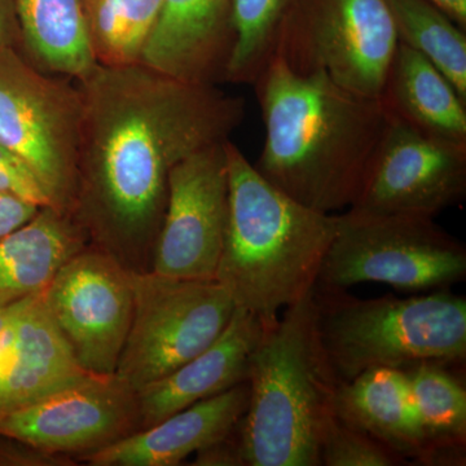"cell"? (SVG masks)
I'll return each mask as SVG.
<instances>
[{"label": "cell", "mask_w": 466, "mask_h": 466, "mask_svg": "<svg viewBox=\"0 0 466 466\" xmlns=\"http://www.w3.org/2000/svg\"><path fill=\"white\" fill-rule=\"evenodd\" d=\"M226 142L193 153L171 170L152 272L216 280L228 218Z\"/></svg>", "instance_id": "4fadbf2b"}, {"label": "cell", "mask_w": 466, "mask_h": 466, "mask_svg": "<svg viewBox=\"0 0 466 466\" xmlns=\"http://www.w3.org/2000/svg\"><path fill=\"white\" fill-rule=\"evenodd\" d=\"M81 122L75 79L39 69L16 48L0 51V146L29 168L52 208L69 214Z\"/></svg>", "instance_id": "ba28073f"}, {"label": "cell", "mask_w": 466, "mask_h": 466, "mask_svg": "<svg viewBox=\"0 0 466 466\" xmlns=\"http://www.w3.org/2000/svg\"><path fill=\"white\" fill-rule=\"evenodd\" d=\"M248 382L249 404L238 426L245 466H321L342 381L319 337L314 289L265 325Z\"/></svg>", "instance_id": "277c9868"}, {"label": "cell", "mask_w": 466, "mask_h": 466, "mask_svg": "<svg viewBox=\"0 0 466 466\" xmlns=\"http://www.w3.org/2000/svg\"><path fill=\"white\" fill-rule=\"evenodd\" d=\"M87 245L69 213L39 208L25 225L0 238V309L42 294L58 269Z\"/></svg>", "instance_id": "ac0fdd59"}, {"label": "cell", "mask_w": 466, "mask_h": 466, "mask_svg": "<svg viewBox=\"0 0 466 466\" xmlns=\"http://www.w3.org/2000/svg\"><path fill=\"white\" fill-rule=\"evenodd\" d=\"M20 26L14 0H0V51L16 48L23 52Z\"/></svg>", "instance_id": "4dcf8cb0"}, {"label": "cell", "mask_w": 466, "mask_h": 466, "mask_svg": "<svg viewBox=\"0 0 466 466\" xmlns=\"http://www.w3.org/2000/svg\"><path fill=\"white\" fill-rule=\"evenodd\" d=\"M325 466H395L408 461L400 453L363 431L334 417L328 426L320 450Z\"/></svg>", "instance_id": "484cf974"}, {"label": "cell", "mask_w": 466, "mask_h": 466, "mask_svg": "<svg viewBox=\"0 0 466 466\" xmlns=\"http://www.w3.org/2000/svg\"><path fill=\"white\" fill-rule=\"evenodd\" d=\"M73 458L48 452L14 435L0 433V466H76Z\"/></svg>", "instance_id": "83f0119b"}, {"label": "cell", "mask_w": 466, "mask_h": 466, "mask_svg": "<svg viewBox=\"0 0 466 466\" xmlns=\"http://www.w3.org/2000/svg\"><path fill=\"white\" fill-rule=\"evenodd\" d=\"M321 345L342 382L375 368L424 361L464 367L466 299L449 289L429 296L360 299L314 288Z\"/></svg>", "instance_id": "5b68a950"}, {"label": "cell", "mask_w": 466, "mask_h": 466, "mask_svg": "<svg viewBox=\"0 0 466 466\" xmlns=\"http://www.w3.org/2000/svg\"><path fill=\"white\" fill-rule=\"evenodd\" d=\"M162 0H84V17L95 61L104 66L142 63Z\"/></svg>", "instance_id": "603a6c76"}, {"label": "cell", "mask_w": 466, "mask_h": 466, "mask_svg": "<svg viewBox=\"0 0 466 466\" xmlns=\"http://www.w3.org/2000/svg\"><path fill=\"white\" fill-rule=\"evenodd\" d=\"M140 431L137 391L116 375H87L0 419V433L79 459Z\"/></svg>", "instance_id": "7c38bea8"}, {"label": "cell", "mask_w": 466, "mask_h": 466, "mask_svg": "<svg viewBox=\"0 0 466 466\" xmlns=\"http://www.w3.org/2000/svg\"><path fill=\"white\" fill-rule=\"evenodd\" d=\"M192 465L245 466L238 428L225 440L218 441L196 452Z\"/></svg>", "instance_id": "f1b7e54d"}, {"label": "cell", "mask_w": 466, "mask_h": 466, "mask_svg": "<svg viewBox=\"0 0 466 466\" xmlns=\"http://www.w3.org/2000/svg\"><path fill=\"white\" fill-rule=\"evenodd\" d=\"M400 41L424 55L466 103V35L431 0H388Z\"/></svg>", "instance_id": "cb8c5ba5"}, {"label": "cell", "mask_w": 466, "mask_h": 466, "mask_svg": "<svg viewBox=\"0 0 466 466\" xmlns=\"http://www.w3.org/2000/svg\"><path fill=\"white\" fill-rule=\"evenodd\" d=\"M424 361L403 370L425 435L421 465H465L466 388L461 373Z\"/></svg>", "instance_id": "7402d4cb"}, {"label": "cell", "mask_w": 466, "mask_h": 466, "mask_svg": "<svg viewBox=\"0 0 466 466\" xmlns=\"http://www.w3.org/2000/svg\"><path fill=\"white\" fill-rule=\"evenodd\" d=\"M253 84L266 128L254 167L305 207L327 214L351 207L389 125L382 99L293 72L278 57Z\"/></svg>", "instance_id": "7a4b0ae2"}, {"label": "cell", "mask_w": 466, "mask_h": 466, "mask_svg": "<svg viewBox=\"0 0 466 466\" xmlns=\"http://www.w3.org/2000/svg\"><path fill=\"white\" fill-rule=\"evenodd\" d=\"M228 218L216 281L236 308L275 323L317 285L337 216L305 207L272 186L231 140Z\"/></svg>", "instance_id": "3957f363"}, {"label": "cell", "mask_w": 466, "mask_h": 466, "mask_svg": "<svg viewBox=\"0 0 466 466\" xmlns=\"http://www.w3.org/2000/svg\"><path fill=\"white\" fill-rule=\"evenodd\" d=\"M23 54L45 72L84 78L96 66L84 17V0H14Z\"/></svg>", "instance_id": "44dd1931"}, {"label": "cell", "mask_w": 466, "mask_h": 466, "mask_svg": "<svg viewBox=\"0 0 466 466\" xmlns=\"http://www.w3.org/2000/svg\"><path fill=\"white\" fill-rule=\"evenodd\" d=\"M24 300L7 306V308L0 309V360H2L5 352L7 351L9 345L14 341Z\"/></svg>", "instance_id": "1f68e13d"}, {"label": "cell", "mask_w": 466, "mask_h": 466, "mask_svg": "<svg viewBox=\"0 0 466 466\" xmlns=\"http://www.w3.org/2000/svg\"><path fill=\"white\" fill-rule=\"evenodd\" d=\"M431 2L443 9L459 26L465 30L466 0H431Z\"/></svg>", "instance_id": "d6a6232c"}, {"label": "cell", "mask_w": 466, "mask_h": 466, "mask_svg": "<svg viewBox=\"0 0 466 466\" xmlns=\"http://www.w3.org/2000/svg\"><path fill=\"white\" fill-rule=\"evenodd\" d=\"M235 309L216 280L135 275L133 323L116 375L137 391L157 381L216 341Z\"/></svg>", "instance_id": "9c48e42d"}, {"label": "cell", "mask_w": 466, "mask_h": 466, "mask_svg": "<svg viewBox=\"0 0 466 466\" xmlns=\"http://www.w3.org/2000/svg\"><path fill=\"white\" fill-rule=\"evenodd\" d=\"M334 413L407 461L419 464L424 455L425 435L403 370L375 368L339 383Z\"/></svg>", "instance_id": "d6986e66"}, {"label": "cell", "mask_w": 466, "mask_h": 466, "mask_svg": "<svg viewBox=\"0 0 466 466\" xmlns=\"http://www.w3.org/2000/svg\"><path fill=\"white\" fill-rule=\"evenodd\" d=\"M0 193L17 196L38 207H52L50 198L29 168L0 146Z\"/></svg>", "instance_id": "4316f807"}, {"label": "cell", "mask_w": 466, "mask_h": 466, "mask_svg": "<svg viewBox=\"0 0 466 466\" xmlns=\"http://www.w3.org/2000/svg\"><path fill=\"white\" fill-rule=\"evenodd\" d=\"M291 0H232L235 46L226 81L253 84L269 60L276 30Z\"/></svg>", "instance_id": "d4e9b609"}, {"label": "cell", "mask_w": 466, "mask_h": 466, "mask_svg": "<svg viewBox=\"0 0 466 466\" xmlns=\"http://www.w3.org/2000/svg\"><path fill=\"white\" fill-rule=\"evenodd\" d=\"M235 46L232 0H162L142 63L177 81H226Z\"/></svg>", "instance_id": "5bb4252c"}, {"label": "cell", "mask_w": 466, "mask_h": 466, "mask_svg": "<svg viewBox=\"0 0 466 466\" xmlns=\"http://www.w3.org/2000/svg\"><path fill=\"white\" fill-rule=\"evenodd\" d=\"M263 330L265 323L257 315L236 308L226 329L208 349L137 390L140 431L248 381L251 354Z\"/></svg>", "instance_id": "9a60e30c"}, {"label": "cell", "mask_w": 466, "mask_h": 466, "mask_svg": "<svg viewBox=\"0 0 466 466\" xmlns=\"http://www.w3.org/2000/svg\"><path fill=\"white\" fill-rule=\"evenodd\" d=\"M400 45L388 0H291L271 57L300 75H323L346 90L381 99Z\"/></svg>", "instance_id": "52a82bcc"}, {"label": "cell", "mask_w": 466, "mask_h": 466, "mask_svg": "<svg viewBox=\"0 0 466 466\" xmlns=\"http://www.w3.org/2000/svg\"><path fill=\"white\" fill-rule=\"evenodd\" d=\"M87 375L48 317L42 294L24 300L14 341L0 360V419Z\"/></svg>", "instance_id": "e0dca14e"}, {"label": "cell", "mask_w": 466, "mask_h": 466, "mask_svg": "<svg viewBox=\"0 0 466 466\" xmlns=\"http://www.w3.org/2000/svg\"><path fill=\"white\" fill-rule=\"evenodd\" d=\"M135 275L87 245L43 291L48 317L86 372L115 375L133 323Z\"/></svg>", "instance_id": "30bf717a"}, {"label": "cell", "mask_w": 466, "mask_h": 466, "mask_svg": "<svg viewBox=\"0 0 466 466\" xmlns=\"http://www.w3.org/2000/svg\"><path fill=\"white\" fill-rule=\"evenodd\" d=\"M76 84L82 122L70 216L88 245L146 274L152 271L171 170L228 140L244 121L245 100L143 63L96 64Z\"/></svg>", "instance_id": "6da1fadb"}, {"label": "cell", "mask_w": 466, "mask_h": 466, "mask_svg": "<svg viewBox=\"0 0 466 466\" xmlns=\"http://www.w3.org/2000/svg\"><path fill=\"white\" fill-rule=\"evenodd\" d=\"M38 205L17 198V196L0 193V238L15 231L38 213Z\"/></svg>", "instance_id": "f546056e"}, {"label": "cell", "mask_w": 466, "mask_h": 466, "mask_svg": "<svg viewBox=\"0 0 466 466\" xmlns=\"http://www.w3.org/2000/svg\"><path fill=\"white\" fill-rule=\"evenodd\" d=\"M465 195L466 144L426 135L390 112L360 192L348 210L435 218Z\"/></svg>", "instance_id": "8fae6325"}, {"label": "cell", "mask_w": 466, "mask_h": 466, "mask_svg": "<svg viewBox=\"0 0 466 466\" xmlns=\"http://www.w3.org/2000/svg\"><path fill=\"white\" fill-rule=\"evenodd\" d=\"M249 382L198 401L142 429L118 443L90 453V466H175L188 456L225 440L238 428L249 404Z\"/></svg>", "instance_id": "2e32d148"}, {"label": "cell", "mask_w": 466, "mask_h": 466, "mask_svg": "<svg viewBox=\"0 0 466 466\" xmlns=\"http://www.w3.org/2000/svg\"><path fill=\"white\" fill-rule=\"evenodd\" d=\"M381 99L417 130L466 144L465 101L437 66L406 43L398 45Z\"/></svg>", "instance_id": "ffe728a7"}, {"label": "cell", "mask_w": 466, "mask_h": 466, "mask_svg": "<svg viewBox=\"0 0 466 466\" xmlns=\"http://www.w3.org/2000/svg\"><path fill=\"white\" fill-rule=\"evenodd\" d=\"M465 278V245L434 218L348 210L337 216L315 287L348 290L380 283L400 290H440Z\"/></svg>", "instance_id": "8992f818"}]
</instances>
